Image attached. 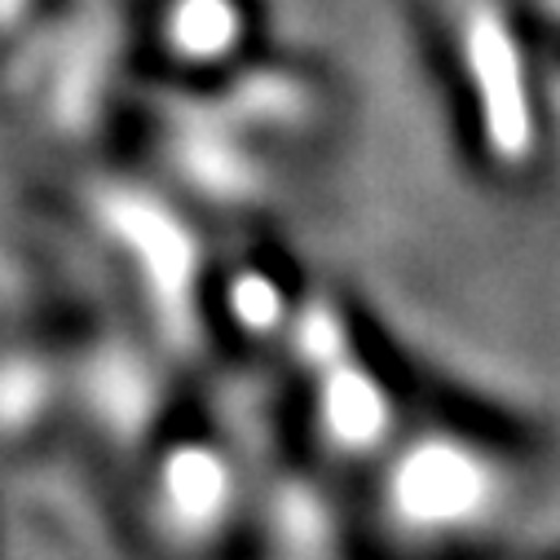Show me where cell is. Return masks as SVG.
Returning a JSON list of instances; mask_svg holds the SVG:
<instances>
[{
  "mask_svg": "<svg viewBox=\"0 0 560 560\" xmlns=\"http://www.w3.org/2000/svg\"><path fill=\"white\" fill-rule=\"evenodd\" d=\"M503 490L508 481L490 451L459 433H424L397 455L384 481V503L410 538L438 542L490 525L503 508Z\"/></svg>",
  "mask_w": 560,
  "mask_h": 560,
  "instance_id": "1",
  "label": "cell"
}]
</instances>
